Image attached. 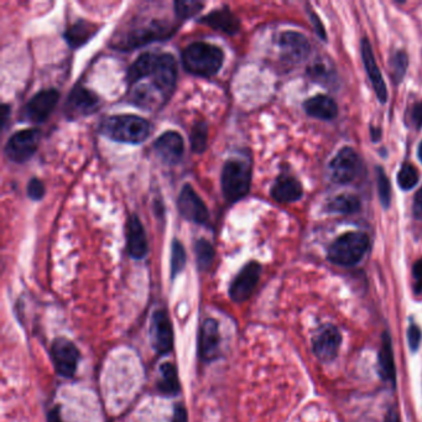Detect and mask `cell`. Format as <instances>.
Returning a JSON list of instances; mask_svg holds the SVG:
<instances>
[{"label":"cell","instance_id":"cell-13","mask_svg":"<svg viewBox=\"0 0 422 422\" xmlns=\"http://www.w3.org/2000/svg\"><path fill=\"white\" fill-rule=\"evenodd\" d=\"M60 93L54 88L43 89L41 92L36 93L24 108L25 119L33 123H41L49 118L52 113L56 104L59 102Z\"/></svg>","mask_w":422,"mask_h":422},{"label":"cell","instance_id":"cell-41","mask_svg":"<svg viewBox=\"0 0 422 422\" xmlns=\"http://www.w3.org/2000/svg\"><path fill=\"white\" fill-rule=\"evenodd\" d=\"M412 124L416 128H422V102L415 104L410 112Z\"/></svg>","mask_w":422,"mask_h":422},{"label":"cell","instance_id":"cell-21","mask_svg":"<svg viewBox=\"0 0 422 422\" xmlns=\"http://www.w3.org/2000/svg\"><path fill=\"white\" fill-rule=\"evenodd\" d=\"M303 186L293 176L282 175L271 187V197L280 203H290L303 197Z\"/></svg>","mask_w":422,"mask_h":422},{"label":"cell","instance_id":"cell-19","mask_svg":"<svg viewBox=\"0 0 422 422\" xmlns=\"http://www.w3.org/2000/svg\"><path fill=\"white\" fill-rule=\"evenodd\" d=\"M126 248H128V254L136 260L144 259L149 252L147 233L139 217L136 214H131L128 219Z\"/></svg>","mask_w":422,"mask_h":422},{"label":"cell","instance_id":"cell-31","mask_svg":"<svg viewBox=\"0 0 422 422\" xmlns=\"http://www.w3.org/2000/svg\"><path fill=\"white\" fill-rule=\"evenodd\" d=\"M409 66V57L404 51H398L390 59V77L395 85L400 83Z\"/></svg>","mask_w":422,"mask_h":422},{"label":"cell","instance_id":"cell-43","mask_svg":"<svg viewBox=\"0 0 422 422\" xmlns=\"http://www.w3.org/2000/svg\"><path fill=\"white\" fill-rule=\"evenodd\" d=\"M414 214L419 219L422 218V186L420 190L417 191L416 195H415V200H414Z\"/></svg>","mask_w":422,"mask_h":422},{"label":"cell","instance_id":"cell-16","mask_svg":"<svg viewBox=\"0 0 422 422\" xmlns=\"http://www.w3.org/2000/svg\"><path fill=\"white\" fill-rule=\"evenodd\" d=\"M279 49L282 60L290 64H298L309 57L311 45L303 34L286 31L280 35Z\"/></svg>","mask_w":422,"mask_h":422},{"label":"cell","instance_id":"cell-39","mask_svg":"<svg viewBox=\"0 0 422 422\" xmlns=\"http://www.w3.org/2000/svg\"><path fill=\"white\" fill-rule=\"evenodd\" d=\"M407 335H409L410 348H412V351H416L417 348H419V344H420V341H421L420 328L415 323H412L410 327H409V333Z\"/></svg>","mask_w":422,"mask_h":422},{"label":"cell","instance_id":"cell-7","mask_svg":"<svg viewBox=\"0 0 422 422\" xmlns=\"http://www.w3.org/2000/svg\"><path fill=\"white\" fill-rule=\"evenodd\" d=\"M261 275V265L258 261H249L240 269L229 286V298L233 303L247 301L254 293Z\"/></svg>","mask_w":422,"mask_h":422},{"label":"cell","instance_id":"cell-48","mask_svg":"<svg viewBox=\"0 0 422 422\" xmlns=\"http://www.w3.org/2000/svg\"><path fill=\"white\" fill-rule=\"evenodd\" d=\"M417 155H419V159H420V161L422 163V143L420 144V147H419V152H417Z\"/></svg>","mask_w":422,"mask_h":422},{"label":"cell","instance_id":"cell-44","mask_svg":"<svg viewBox=\"0 0 422 422\" xmlns=\"http://www.w3.org/2000/svg\"><path fill=\"white\" fill-rule=\"evenodd\" d=\"M48 422H65L61 415L60 406H54L48 412Z\"/></svg>","mask_w":422,"mask_h":422},{"label":"cell","instance_id":"cell-1","mask_svg":"<svg viewBox=\"0 0 422 422\" xmlns=\"http://www.w3.org/2000/svg\"><path fill=\"white\" fill-rule=\"evenodd\" d=\"M224 62L222 49L207 43H194L182 52L184 70L195 76L212 77L217 75Z\"/></svg>","mask_w":422,"mask_h":422},{"label":"cell","instance_id":"cell-25","mask_svg":"<svg viewBox=\"0 0 422 422\" xmlns=\"http://www.w3.org/2000/svg\"><path fill=\"white\" fill-rule=\"evenodd\" d=\"M97 31L98 27L92 22L78 20L66 30V41L72 49H77L88 43L97 34Z\"/></svg>","mask_w":422,"mask_h":422},{"label":"cell","instance_id":"cell-20","mask_svg":"<svg viewBox=\"0 0 422 422\" xmlns=\"http://www.w3.org/2000/svg\"><path fill=\"white\" fill-rule=\"evenodd\" d=\"M361 48H362L363 64L367 71L370 83L373 85L374 91L379 98L380 102L385 103L388 99V91H386V86H385V82L380 73L379 68H378V65L375 62L373 49H372V45L369 43L368 38H363Z\"/></svg>","mask_w":422,"mask_h":422},{"label":"cell","instance_id":"cell-14","mask_svg":"<svg viewBox=\"0 0 422 422\" xmlns=\"http://www.w3.org/2000/svg\"><path fill=\"white\" fill-rule=\"evenodd\" d=\"M152 77L157 91L163 97H168L173 92L177 81V65L173 54H159Z\"/></svg>","mask_w":422,"mask_h":422},{"label":"cell","instance_id":"cell-47","mask_svg":"<svg viewBox=\"0 0 422 422\" xmlns=\"http://www.w3.org/2000/svg\"><path fill=\"white\" fill-rule=\"evenodd\" d=\"M370 134H372V139L374 141H378L381 136V131L378 128H370Z\"/></svg>","mask_w":422,"mask_h":422},{"label":"cell","instance_id":"cell-18","mask_svg":"<svg viewBox=\"0 0 422 422\" xmlns=\"http://www.w3.org/2000/svg\"><path fill=\"white\" fill-rule=\"evenodd\" d=\"M154 149L163 163L176 165L184 155V139L177 131H165L157 138Z\"/></svg>","mask_w":422,"mask_h":422},{"label":"cell","instance_id":"cell-34","mask_svg":"<svg viewBox=\"0 0 422 422\" xmlns=\"http://www.w3.org/2000/svg\"><path fill=\"white\" fill-rule=\"evenodd\" d=\"M377 181H378L380 202L385 210H388L390 206V201H391V190H390L389 179L381 168H378L377 170Z\"/></svg>","mask_w":422,"mask_h":422},{"label":"cell","instance_id":"cell-4","mask_svg":"<svg viewBox=\"0 0 422 422\" xmlns=\"http://www.w3.org/2000/svg\"><path fill=\"white\" fill-rule=\"evenodd\" d=\"M252 182V168L249 165L232 159L224 163L221 176V184H222L223 195L224 198L234 203L244 198L248 195Z\"/></svg>","mask_w":422,"mask_h":422},{"label":"cell","instance_id":"cell-38","mask_svg":"<svg viewBox=\"0 0 422 422\" xmlns=\"http://www.w3.org/2000/svg\"><path fill=\"white\" fill-rule=\"evenodd\" d=\"M412 276H414L415 293H422V259L417 260L415 263V265L412 268Z\"/></svg>","mask_w":422,"mask_h":422},{"label":"cell","instance_id":"cell-17","mask_svg":"<svg viewBox=\"0 0 422 422\" xmlns=\"http://www.w3.org/2000/svg\"><path fill=\"white\" fill-rule=\"evenodd\" d=\"M341 335L333 326L327 325L319 330L314 340V352L322 362H330L336 358L341 346Z\"/></svg>","mask_w":422,"mask_h":422},{"label":"cell","instance_id":"cell-46","mask_svg":"<svg viewBox=\"0 0 422 422\" xmlns=\"http://www.w3.org/2000/svg\"><path fill=\"white\" fill-rule=\"evenodd\" d=\"M384 422H400V417H399V414L396 412V410L394 409H390L388 414H386V416H385Z\"/></svg>","mask_w":422,"mask_h":422},{"label":"cell","instance_id":"cell-2","mask_svg":"<svg viewBox=\"0 0 422 422\" xmlns=\"http://www.w3.org/2000/svg\"><path fill=\"white\" fill-rule=\"evenodd\" d=\"M101 133L109 139L125 144H140L147 140L150 134V124L147 120L133 114L113 115L103 120Z\"/></svg>","mask_w":422,"mask_h":422},{"label":"cell","instance_id":"cell-15","mask_svg":"<svg viewBox=\"0 0 422 422\" xmlns=\"http://www.w3.org/2000/svg\"><path fill=\"white\" fill-rule=\"evenodd\" d=\"M173 27L161 22H154L149 24L147 27H139L128 34L123 40V48L125 49H136L144 45L152 43V41H160L163 38H168L173 35Z\"/></svg>","mask_w":422,"mask_h":422},{"label":"cell","instance_id":"cell-6","mask_svg":"<svg viewBox=\"0 0 422 422\" xmlns=\"http://www.w3.org/2000/svg\"><path fill=\"white\" fill-rule=\"evenodd\" d=\"M150 340L152 348L159 356H166L173 352L175 333L168 311L159 309L154 311L150 325Z\"/></svg>","mask_w":422,"mask_h":422},{"label":"cell","instance_id":"cell-22","mask_svg":"<svg viewBox=\"0 0 422 422\" xmlns=\"http://www.w3.org/2000/svg\"><path fill=\"white\" fill-rule=\"evenodd\" d=\"M200 22L228 35L238 33L240 27L238 19L234 17V14L228 8L214 9L210 14H207L206 17H202Z\"/></svg>","mask_w":422,"mask_h":422},{"label":"cell","instance_id":"cell-29","mask_svg":"<svg viewBox=\"0 0 422 422\" xmlns=\"http://www.w3.org/2000/svg\"><path fill=\"white\" fill-rule=\"evenodd\" d=\"M195 254L197 266L201 271H207L214 261V249L206 239L201 238L196 242Z\"/></svg>","mask_w":422,"mask_h":422},{"label":"cell","instance_id":"cell-40","mask_svg":"<svg viewBox=\"0 0 422 422\" xmlns=\"http://www.w3.org/2000/svg\"><path fill=\"white\" fill-rule=\"evenodd\" d=\"M171 422H189L187 410L184 404H176L173 407V416Z\"/></svg>","mask_w":422,"mask_h":422},{"label":"cell","instance_id":"cell-37","mask_svg":"<svg viewBox=\"0 0 422 422\" xmlns=\"http://www.w3.org/2000/svg\"><path fill=\"white\" fill-rule=\"evenodd\" d=\"M328 72L330 70L327 68V66L323 62H314V65H311L307 70L309 76L314 81H328Z\"/></svg>","mask_w":422,"mask_h":422},{"label":"cell","instance_id":"cell-28","mask_svg":"<svg viewBox=\"0 0 422 422\" xmlns=\"http://www.w3.org/2000/svg\"><path fill=\"white\" fill-rule=\"evenodd\" d=\"M326 210L330 213H338V214H352L361 210V201L357 196L343 194L336 196L335 198L327 203Z\"/></svg>","mask_w":422,"mask_h":422},{"label":"cell","instance_id":"cell-23","mask_svg":"<svg viewBox=\"0 0 422 422\" xmlns=\"http://www.w3.org/2000/svg\"><path fill=\"white\" fill-rule=\"evenodd\" d=\"M160 377L157 381V393L165 398H175L180 394L179 373L176 365L171 362H165L159 367Z\"/></svg>","mask_w":422,"mask_h":422},{"label":"cell","instance_id":"cell-26","mask_svg":"<svg viewBox=\"0 0 422 422\" xmlns=\"http://www.w3.org/2000/svg\"><path fill=\"white\" fill-rule=\"evenodd\" d=\"M157 56L159 54L145 52L136 59V62L130 66L128 71V81L130 85H136L141 80L152 76L157 66Z\"/></svg>","mask_w":422,"mask_h":422},{"label":"cell","instance_id":"cell-10","mask_svg":"<svg viewBox=\"0 0 422 422\" xmlns=\"http://www.w3.org/2000/svg\"><path fill=\"white\" fill-rule=\"evenodd\" d=\"M40 131L24 129L10 136L6 145V155L14 163H25L38 150Z\"/></svg>","mask_w":422,"mask_h":422},{"label":"cell","instance_id":"cell-35","mask_svg":"<svg viewBox=\"0 0 422 422\" xmlns=\"http://www.w3.org/2000/svg\"><path fill=\"white\" fill-rule=\"evenodd\" d=\"M203 3L198 1H176L173 4L175 13L180 19H189V17H195L198 11L202 10Z\"/></svg>","mask_w":422,"mask_h":422},{"label":"cell","instance_id":"cell-8","mask_svg":"<svg viewBox=\"0 0 422 422\" xmlns=\"http://www.w3.org/2000/svg\"><path fill=\"white\" fill-rule=\"evenodd\" d=\"M362 170V161L352 147H343L330 163L332 180L337 184H351Z\"/></svg>","mask_w":422,"mask_h":422},{"label":"cell","instance_id":"cell-42","mask_svg":"<svg viewBox=\"0 0 422 422\" xmlns=\"http://www.w3.org/2000/svg\"><path fill=\"white\" fill-rule=\"evenodd\" d=\"M310 17H311V22L314 24L316 33L319 34V38L326 40L325 27H323V24L319 20V17L314 14V11H310Z\"/></svg>","mask_w":422,"mask_h":422},{"label":"cell","instance_id":"cell-12","mask_svg":"<svg viewBox=\"0 0 422 422\" xmlns=\"http://www.w3.org/2000/svg\"><path fill=\"white\" fill-rule=\"evenodd\" d=\"M99 106V98L96 93L77 85L71 91L65 103V113L68 118H78L92 114Z\"/></svg>","mask_w":422,"mask_h":422},{"label":"cell","instance_id":"cell-11","mask_svg":"<svg viewBox=\"0 0 422 422\" xmlns=\"http://www.w3.org/2000/svg\"><path fill=\"white\" fill-rule=\"evenodd\" d=\"M177 207L181 216L190 222L196 224H207L208 223V210L205 202L200 196L196 194L191 184H184L180 192Z\"/></svg>","mask_w":422,"mask_h":422},{"label":"cell","instance_id":"cell-33","mask_svg":"<svg viewBox=\"0 0 422 422\" xmlns=\"http://www.w3.org/2000/svg\"><path fill=\"white\" fill-rule=\"evenodd\" d=\"M419 182V173L410 163H404L398 173V184L404 191L414 189Z\"/></svg>","mask_w":422,"mask_h":422},{"label":"cell","instance_id":"cell-45","mask_svg":"<svg viewBox=\"0 0 422 422\" xmlns=\"http://www.w3.org/2000/svg\"><path fill=\"white\" fill-rule=\"evenodd\" d=\"M9 114H10V108H9L6 104H3V106H1V114H0L1 128H3V129L6 128V122L9 119Z\"/></svg>","mask_w":422,"mask_h":422},{"label":"cell","instance_id":"cell-36","mask_svg":"<svg viewBox=\"0 0 422 422\" xmlns=\"http://www.w3.org/2000/svg\"><path fill=\"white\" fill-rule=\"evenodd\" d=\"M43 195H45V186H43V181L38 180V177L30 180L29 184H27L29 198L33 201H38L43 198Z\"/></svg>","mask_w":422,"mask_h":422},{"label":"cell","instance_id":"cell-30","mask_svg":"<svg viewBox=\"0 0 422 422\" xmlns=\"http://www.w3.org/2000/svg\"><path fill=\"white\" fill-rule=\"evenodd\" d=\"M186 261H187V255L184 244L177 239H173L171 244V259H170V274L173 280L182 272L186 266Z\"/></svg>","mask_w":422,"mask_h":422},{"label":"cell","instance_id":"cell-32","mask_svg":"<svg viewBox=\"0 0 422 422\" xmlns=\"http://www.w3.org/2000/svg\"><path fill=\"white\" fill-rule=\"evenodd\" d=\"M208 140V126L205 122H197L191 130V147L197 154L205 152Z\"/></svg>","mask_w":422,"mask_h":422},{"label":"cell","instance_id":"cell-9","mask_svg":"<svg viewBox=\"0 0 422 422\" xmlns=\"http://www.w3.org/2000/svg\"><path fill=\"white\" fill-rule=\"evenodd\" d=\"M222 337L219 322L216 319H206L201 323L198 332V358L202 363H212L221 357Z\"/></svg>","mask_w":422,"mask_h":422},{"label":"cell","instance_id":"cell-5","mask_svg":"<svg viewBox=\"0 0 422 422\" xmlns=\"http://www.w3.org/2000/svg\"><path fill=\"white\" fill-rule=\"evenodd\" d=\"M50 357L54 363L56 373L61 378L71 379L75 377L81 359V352L73 342L66 337L54 338L50 347Z\"/></svg>","mask_w":422,"mask_h":422},{"label":"cell","instance_id":"cell-27","mask_svg":"<svg viewBox=\"0 0 422 422\" xmlns=\"http://www.w3.org/2000/svg\"><path fill=\"white\" fill-rule=\"evenodd\" d=\"M380 373L385 380L390 383H395L396 370L395 363H394V353L389 335L384 333L381 338V348L379 353Z\"/></svg>","mask_w":422,"mask_h":422},{"label":"cell","instance_id":"cell-24","mask_svg":"<svg viewBox=\"0 0 422 422\" xmlns=\"http://www.w3.org/2000/svg\"><path fill=\"white\" fill-rule=\"evenodd\" d=\"M303 108L306 110V113L317 119H335L338 114L336 102L325 94H319V96L309 98L303 103Z\"/></svg>","mask_w":422,"mask_h":422},{"label":"cell","instance_id":"cell-3","mask_svg":"<svg viewBox=\"0 0 422 422\" xmlns=\"http://www.w3.org/2000/svg\"><path fill=\"white\" fill-rule=\"evenodd\" d=\"M368 248L369 238L365 233L348 232L332 243L328 249V259L337 265H356Z\"/></svg>","mask_w":422,"mask_h":422}]
</instances>
